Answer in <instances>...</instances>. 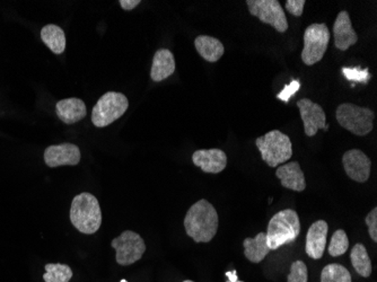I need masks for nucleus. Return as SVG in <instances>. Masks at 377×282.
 Listing matches in <instances>:
<instances>
[{"label": "nucleus", "instance_id": "4be33fe9", "mask_svg": "<svg viewBox=\"0 0 377 282\" xmlns=\"http://www.w3.org/2000/svg\"><path fill=\"white\" fill-rule=\"evenodd\" d=\"M352 267L359 276L363 278H369L371 274V261L367 250L363 244L355 245L350 253Z\"/></svg>", "mask_w": 377, "mask_h": 282}, {"label": "nucleus", "instance_id": "7c9ffc66", "mask_svg": "<svg viewBox=\"0 0 377 282\" xmlns=\"http://www.w3.org/2000/svg\"><path fill=\"white\" fill-rule=\"evenodd\" d=\"M119 4L121 5L122 8L124 11H133L135 7L138 6L139 4H141L140 0H120Z\"/></svg>", "mask_w": 377, "mask_h": 282}, {"label": "nucleus", "instance_id": "39448f33", "mask_svg": "<svg viewBox=\"0 0 377 282\" xmlns=\"http://www.w3.org/2000/svg\"><path fill=\"white\" fill-rule=\"evenodd\" d=\"M337 121L343 129L354 135L364 137L373 130L375 114L371 109L358 107L352 103L339 105L336 112Z\"/></svg>", "mask_w": 377, "mask_h": 282}, {"label": "nucleus", "instance_id": "393cba45", "mask_svg": "<svg viewBox=\"0 0 377 282\" xmlns=\"http://www.w3.org/2000/svg\"><path fill=\"white\" fill-rule=\"evenodd\" d=\"M348 248L349 239L345 231H343V229H338L337 231H334L331 242L329 245V254L333 257H341L348 250Z\"/></svg>", "mask_w": 377, "mask_h": 282}, {"label": "nucleus", "instance_id": "7ed1b4c3", "mask_svg": "<svg viewBox=\"0 0 377 282\" xmlns=\"http://www.w3.org/2000/svg\"><path fill=\"white\" fill-rule=\"evenodd\" d=\"M265 234L270 250H278L282 245L294 242L300 234V217L291 209L279 211L271 218Z\"/></svg>", "mask_w": 377, "mask_h": 282}, {"label": "nucleus", "instance_id": "2eb2a0df", "mask_svg": "<svg viewBox=\"0 0 377 282\" xmlns=\"http://www.w3.org/2000/svg\"><path fill=\"white\" fill-rule=\"evenodd\" d=\"M334 46L341 51L357 43L358 36L352 25L348 13L340 12L333 24Z\"/></svg>", "mask_w": 377, "mask_h": 282}, {"label": "nucleus", "instance_id": "ddd939ff", "mask_svg": "<svg viewBox=\"0 0 377 282\" xmlns=\"http://www.w3.org/2000/svg\"><path fill=\"white\" fill-rule=\"evenodd\" d=\"M193 164L205 173L218 174L227 166V156L218 148L197 150L192 155Z\"/></svg>", "mask_w": 377, "mask_h": 282}, {"label": "nucleus", "instance_id": "f8f14e48", "mask_svg": "<svg viewBox=\"0 0 377 282\" xmlns=\"http://www.w3.org/2000/svg\"><path fill=\"white\" fill-rule=\"evenodd\" d=\"M44 161L51 168L65 166V165L75 166L81 161V150L76 145L68 144V142L53 145L46 148L44 152Z\"/></svg>", "mask_w": 377, "mask_h": 282}, {"label": "nucleus", "instance_id": "f3484780", "mask_svg": "<svg viewBox=\"0 0 377 282\" xmlns=\"http://www.w3.org/2000/svg\"><path fill=\"white\" fill-rule=\"evenodd\" d=\"M58 118L66 124L76 123L83 120L87 114L86 105L79 98H66L55 105Z\"/></svg>", "mask_w": 377, "mask_h": 282}, {"label": "nucleus", "instance_id": "f03ea898", "mask_svg": "<svg viewBox=\"0 0 377 282\" xmlns=\"http://www.w3.org/2000/svg\"><path fill=\"white\" fill-rule=\"evenodd\" d=\"M70 222L81 233L95 234L102 224V211L96 196L87 192L76 196L70 207Z\"/></svg>", "mask_w": 377, "mask_h": 282}, {"label": "nucleus", "instance_id": "9b49d317", "mask_svg": "<svg viewBox=\"0 0 377 282\" xmlns=\"http://www.w3.org/2000/svg\"><path fill=\"white\" fill-rule=\"evenodd\" d=\"M343 168L349 179L358 183H365L371 175V161L362 150L345 152L343 157Z\"/></svg>", "mask_w": 377, "mask_h": 282}, {"label": "nucleus", "instance_id": "c756f323", "mask_svg": "<svg viewBox=\"0 0 377 282\" xmlns=\"http://www.w3.org/2000/svg\"><path fill=\"white\" fill-rule=\"evenodd\" d=\"M343 72H345V77L348 78L349 81H366L367 78L369 77L367 69L362 72V70L347 69V68H345Z\"/></svg>", "mask_w": 377, "mask_h": 282}, {"label": "nucleus", "instance_id": "f257e3e1", "mask_svg": "<svg viewBox=\"0 0 377 282\" xmlns=\"http://www.w3.org/2000/svg\"><path fill=\"white\" fill-rule=\"evenodd\" d=\"M218 213L211 202L202 199L187 210L185 228L187 236L196 243H209L218 231Z\"/></svg>", "mask_w": 377, "mask_h": 282}, {"label": "nucleus", "instance_id": "6ab92c4d", "mask_svg": "<svg viewBox=\"0 0 377 282\" xmlns=\"http://www.w3.org/2000/svg\"><path fill=\"white\" fill-rule=\"evenodd\" d=\"M194 46L199 55L208 62H216L222 58L225 52L222 42L208 35H199L194 40Z\"/></svg>", "mask_w": 377, "mask_h": 282}, {"label": "nucleus", "instance_id": "2f4dec72", "mask_svg": "<svg viewBox=\"0 0 377 282\" xmlns=\"http://www.w3.org/2000/svg\"><path fill=\"white\" fill-rule=\"evenodd\" d=\"M183 282H194V281H191V280H185V281H183Z\"/></svg>", "mask_w": 377, "mask_h": 282}, {"label": "nucleus", "instance_id": "aec40b11", "mask_svg": "<svg viewBox=\"0 0 377 282\" xmlns=\"http://www.w3.org/2000/svg\"><path fill=\"white\" fill-rule=\"evenodd\" d=\"M244 255L252 263L263 262L270 252L267 243V234L259 233L253 239H245L243 242Z\"/></svg>", "mask_w": 377, "mask_h": 282}, {"label": "nucleus", "instance_id": "c85d7f7f", "mask_svg": "<svg viewBox=\"0 0 377 282\" xmlns=\"http://www.w3.org/2000/svg\"><path fill=\"white\" fill-rule=\"evenodd\" d=\"M300 81H293L289 85H287L279 94H278V98H280V100H282L284 102H288L289 101V98L294 95L295 93L300 90Z\"/></svg>", "mask_w": 377, "mask_h": 282}, {"label": "nucleus", "instance_id": "b1692460", "mask_svg": "<svg viewBox=\"0 0 377 282\" xmlns=\"http://www.w3.org/2000/svg\"><path fill=\"white\" fill-rule=\"evenodd\" d=\"M321 282H352V274L343 265L333 263L324 267L321 274Z\"/></svg>", "mask_w": 377, "mask_h": 282}, {"label": "nucleus", "instance_id": "423d86ee", "mask_svg": "<svg viewBox=\"0 0 377 282\" xmlns=\"http://www.w3.org/2000/svg\"><path fill=\"white\" fill-rule=\"evenodd\" d=\"M129 107L128 98L121 93L107 92L93 107L92 122L95 127H107L121 118Z\"/></svg>", "mask_w": 377, "mask_h": 282}, {"label": "nucleus", "instance_id": "412c9836", "mask_svg": "<svg viewBox=\"0 0 377 282\" xmlns=\"http://www.w3.org/2000/svg\"><path fill=\"white\" fill-rule=\"evenodd\" d=\"M41 40L44 41V43L55 55H61L66 49V35H65L64 29L58 25L49 24V25L44 26L41 31Z\"/></svg>", "mask_w": 377, "mask_h": 282}, {"label": "nucleus", "instance_id": "a211bd4d", "mask_svg": "<svg viewBox=\"0 0 377 282\" xmlns=\"http://www.w3.org/2000/svg\"><path fill=\"white\" fill-rule=\"evenodd\" d=\"M174 72H176V59L172 52L167 49L156 51L150 70L152 79L156 83H159L172 76Z\"/></svg>", "mask_w": 377, "mask_h": 282}, {"label": "nucleus", "instance_id": "20e7f679", "mask_svg": "<svg viewBox=\"0 0 377 282\" xmlns=\"http://www.w3.org/2000/svg\"><path fill=\"white\" fill-rule=\"evenodd\" d=\"M256 147L263 161L270 167H277L289 161L293 156L291 139L279 130H272L256 140Z\"/></svg>", "mask_w": 377, "mask_h": 282}, {"label": "nucleus", "instance_id": "a878e982", "mask_svg": "<svg viewBox=\"0 0 377 282\" xmlns=\"http://www.w3.org/2000/svg\"><path fill=\"white\" fill-rule=\"evenodd\" d=\"M288 282H308V271L305 263L298 260L291 267V272L288 274Z\"/></svg>", "mask_w": 377, "mask_h": 282}, {"label": "nucleus", "instance_id": "dca6fc26", "mask_svg": "<svg viewBox=\"0 0 377 282\" xmlns=\"http://www.w3.org/2000/svg\"><path fill=\"white\" fill-rule=\"evenodd\" d=\"M276 176L280 180L282 187L288 190L303 192L306 189L305 175L297 161H289L288 164L278 167Z\"/></svg>", "mask_w": 377, "mask_h": 282}, {"label": "nucleus", "instance_id": "6e6552de", "mask_svg": "<svg viewBox=\"0 0 377 282\" xmlns=\"http://www.w3.org/2000/svg\"><path fill=\"white\" fill-rule=\"evenodd\" d=\"M111 246L117 252V262L124 267L137 262L146 252L144 239L133 231H124L120 236L113 239Z\"/></svg>", "mask_w": 377, "mask_h": 282}, {"label": "nucleus", "instance_id": "4468645a", "mask_svg": "<svg viewBox=\"0 0 377 282\" xmlns=\"http://www.w3.org/2000/svg\"><path fill=\"white\" fill-rule=\"evenodd\" d=\"M329 226L324 220H317L308 228L306 235V254L314 260H320L324 254Z\"/></svg>", "mask_w": 377, "mask_h": 282}, {"label": "nucleus", "instance_id": "1a4fd4ad", "mask_svg": "<svg viewBox=\"0 0 377 282\" xmlns=\"http://www.w3.org/2000/svg\"><path fill=\"white\" fill-rule=\"evenodd\" d=\"M249 12L259 18L260 22L272 26L277 32L285 33L288 29L287 18L279 1L277 0H246Z\"/></svg>", "mask_w": 377, "mask_h": 282}, {"label": "nucleus", "instance_id": "cd10ccee", "mask_svg": "<svg viewBox=\"0 0 377 282\" xmlns=\"http://www.w3.org/2000/svg\"><path fill=\"white\" fill-rule=\"evenodd\" d=\"M305 0H287L286 1V9L291 15H294L296 18H300L305 6Z\"/></svg>", "mask_w": 377, "mask_h": 282}, {"label": "nucleus", "instance_id": "bb28decb", "mask_svg": "<svg viewBox=\"0 0 377 282\" xmlns=\"http://www.w3.org/2000/svg\"><path fill=\"white\" fill-rule=\"evenodd\" d=\"M366 224L369 227V234L371 239L377 242V208L375 207L365 219Z\"/></svg>", "mask_w": 377, "mask_h": 282}, {"label": "nucleus", "instance_id": "5701e85b", "mask_svg": "<svg viewBox=\"0 0 377 282\" xmlns=\"http://www.w3.org/2000/svg\"><path fill=\"white\" fill-rule=\"evenodd\" d=\"M44 280L46 282H70L72 280V270L70 265L48 263L44 265Z\"/></svg>", "mask_w": 377, "mask_h": 282}, {"label": "nucleus", "instance_id": "473e14b6", "mask_svg": "<svg viewBox=\"0 0 377 282\" xmlns=\"http://www.w3.org/2000/svg\"><path fill=\"white\" fill-rule=\"evenodd\" d=\"M121 282H128V281H126V280H121Z\"/></svg>", "mask_w": 377, "mask_h": 282}, {"label": "nucleus", "instance_id": "9d476101", "mask_svg": "<svg viewBox=\"0 0 377 282\" xmlns=\"http://www.w3.org/2000/svg\"><path fill=\"white\" fill-rule=\"evenodd\" d=\"M302 116L304 130L307 137L317 135V130L323 129L328 131L329 126L326 124V116L324 109L319 104L314 103L308 98H302L297 103Z\"/></svg>", "mask_w": 377, "mask_h": 282}, {"label": "nucleus", "instance_id": "0eeeda50", "mask_svg": "<svg viewBox=\"0 0 377 282\" xmlns=\"http://www.w3.org/2000/svg\"><path fill=\"white\" fill-rule=\"evenodd\" d=\"M330 35L324 23L312 24L305 29L302 60L306 66H313L322 60L328 49Z\"/></svg>", "mask_w": 377, "mask_h": 282}]
</instances>
